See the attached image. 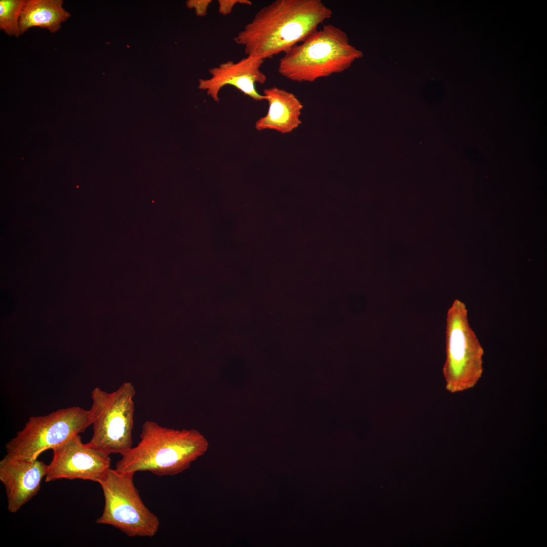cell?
I'll list each match as a JSON object with an SVG mask.
<instances>
[{
  "label": "cell",
  "instance_id": "cell-9",
  "mask_svg": "<svg viewBox=\"0 0 547 547\" xmlns=\"http://www.w3.org/2000/svg\"><path fill=\"white\" fill-rule=\"evenodd\" d=\"M264 60L247 56L238 61H227L209 69L210 77L199 79V88L206 91L215 102L219 101V92L226 86H231L255 101L265 100L256 88L257 83L266 81L261 67Z\"/></svg>",
  "mask_w": 547,
  "mask_h": 547
},
{
  "label": "cell",
  "instance_id": "cell-12",
  "mask_svg": "<svg viewBox=\"0 0 547 547\" xmlns=\"http://www.w3.org/2000/svg\"><path fill=\"white\" fill-rule=\"evenodd\" d=\"M63 3L62 0H25L19 20L20 34L35 27L52 33L58 31L71 16Z\"/></svg>",
  "mask_w": 547,
  "mask_h": 547
},
{
  "label": "cell",
  "instance_id": "cell-14",
  "mask_svg": "<svg viewBox=\"0 0 547 547\" xmlns=\"http://www.w3.org/2000/svg\"><path fill=\"white\" fill-rule=\"evenodd\" d=\"M238 4L252 5L251 1L249 0H218V11L222 15L229 14L233 7Z\"/></svg>",
  "mask_w": 547,
  "mask_h": 547
},
{
  "label": "cell",
  "instance_id": "cell-8",
  "mask_svg": "<svg viewBox=\"0 0 547 547\" xmlns=\"http://www.w3.org/2000/svg\"><path fill=\"white\" fill-rule=\"evenodd\" d=\"M53 458L47 465L46 482L79 479L98 482L110 468L109 455L82 442L75 435L52 449Z\"/></svg>",
  "mask_w": 547,
  "mask_h": 547
},
{
  "label": "cell",
  "instance_id": "cell-2",
  "mask_svg": "<svg viewBox=\"0 0 547 547\" xmlns=\"http://www.w3.org/2000/svg\"><path fill=\"white\" fill-rule=\"evenodd\" d=\"M140 438L137 446L121 455L115 470L175 476L188 468L209 446L206 438L196 429H175L150 420L143 423Z\"/></svg>",
  "mask_w": 547,
  "mask_h": 547
},
{
  "label": "cell",
  "instance_id": "cell-11",
  "mask_svg": "<svg viewBox=\"0 0 547 547\" xmlns=\"http://www.w3.org/2000/svg\"><path fill=\"white\" fill-rule=\"evenodd\" d=\"M263 95L268 102V109L266 115L256 122V130H272L286 134L301 124L300 117L303 105L293 93L275 86L265 89Z\"/></svg>",
  "mask_w": 547,
  "mask_h": 547
},
{
  "label": "cell",
  "instance_id": "cell-7",
  "mask_svg": "<svg viewBox=\"0 0 547 547\" xmlns=\"http://www.w3.org/2000/svg\"><path fill=\"white\" fill-rule=\"evenodd\" d=\"M91 425L90 410L79 406L61 409L44 416H31L24 428L6 445L7 454L30 460L52 449Z\"/></svg>",
  "mask_w": 547,
  "mask_h": 547
},
{
  "label": "cell",
  "instance_id": "cell-13",
  "mask_svg": "<svg viewBox=\"0 0 547 547\" xmlns=\"http://www.w3.org/2000/svg\"><path fill=\"white\" fill-rule=\"evenodd\" d=\"M25 0L0 1V29L10 36L20 35L19 20Z\"/></svg>",
  "mask_w": 547,
  "mask_h": 547
},
{
  "label": "cell",
  "instance_id": "cell-5",
  "mask_svg": "<svg viewBox=\"0 0 547 547\" xmlns=\"http://www.w3.org/2000/svg\"><path fill=\"white\" fill-rule=\"evenodd\" d=\"M135 395L134 385L128 381L111 393L98 387L92 391L93 434L90 445L109 455H122L132 447Z\"/></svg>",
  "mask_w": 547,
  "mask_h": 547
},
{
  "label": "cell",
  "instance_id": "cell-10",
  "mask_svg": "<svg viewBox=\"0 0 547 547\" xmlns=\"http://www.w3.org/2000/svg\"><path fill=\"white\" fill-rule=\"evenodd\" d=\"M47 465L43 461L30 460L6 454L0 461V481L6 492L10 513H16L39 491L46 476Z\"/></svg>",
  "mask_w": 547,
  "mask_h": 547
},
{
  "label": "cell",
  "instance_id": "cell-15",
  "mask_svg": "<svg viewBox=\"0 0 547 547\" xmlns=\"http://www.w3.org/2000/svg\"><path fill=\"white\" fill-rule=\"evenodd\" d=\"M212 2V0H189L187 1L186 6L189 8H194L198 16H204Z\"/></svg>",
  "mask_w": 547,
  "mask_h": 547
},
{
  "label": "cell",
  "instance_id": "cell-3",
  "mask_svg": "<svg viewBox=\"0 0 547 547\" xmlns=\"http://www.w3.org/2000/svg\"><path fill=\"white\" fill-rule=\"evenodd\" d=\"M362 56L349 44L345 32L327 24L286 52L278 71L294 82L311 83L344 71Z\"/></svg>",
  "mask_w": 547,
  "mask_h": 547
},
{
  "label": "cell",
  "instance_id": "cell-1",
  "mask_svg": "<svg viewBox=\"0 0 547 547\" xmlns=\"http://www.w3.org/2000/svg\"><path fill=\"white\" fill-rule=\"evenodd\" d=\"M332 15L321 0H276L261 8L233 40L247 56L265 60L304 41Z\"/></svg>",
  "mask_w": 547,
  "mask_h": 547
},
{
  "label": "cell",
  "instance_id": "cell-4",
  "mask_svg": "<svg viewBox=\"0 0 547 547\" xmlns=\"http://www.w3.org/2000/svg\"><path fill=\"white\" fill-rule=\"evenodd\" d=\"M445 332L446 388L452 393L473 388L483 373L484 350L470 326L465 304L459 299L448 310Z\"/></svg>",
  "mask_w": 547,
  "mask_h": 547
},
{
  "label": "cell",
  "instance_id": "cell-6",
  "mask_svg": "<svg viewBox=\"0 0 547 547\" xmlns=\"http://www.w3.org/2000/svg\"><path fill=\"white\" fill-rule=\"evenodd\" d=\"M134 475L110 468L100 480L105 503L96 522L113 526L129 537H153L159 530V520L143 502Z\"/></svg>",
  "mask_w": 547,
  "mask_h": 547
}]
</instances>
